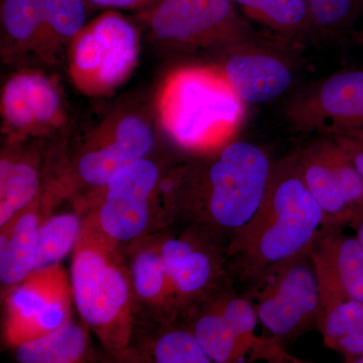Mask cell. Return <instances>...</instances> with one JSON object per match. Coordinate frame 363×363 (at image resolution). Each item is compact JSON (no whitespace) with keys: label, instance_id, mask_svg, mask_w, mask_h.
I'll return each instance as SVG.
<instances>
[{"label":"cell","instance_id":"cell-1","mask_svg":"<svg viewBox=\"0 0 363 363\" xmlns=\"http://www.w3.org/2000/svg\"><path fill=\"white\" fill-rule=\"evenodd\" d=\"M324 228L323 211L306 186L298 150L274 164L259 209L231 238L228 253L236 274L253 285L277 267L310 255Z\"/></svg>","mask_w":363,"mask_h":363},{"label":"cell","instance_id":"cell-2","mask_svg":"<svg viewBox=\"0 0 363 363\" xmlns=\"http://www.w3.org/2000/svg\"><path fill=\"white\" fill-rule=\"evenodd\" d=\"M245 105L218 68L190 67L167 79L159 111L164 128L177 143L206 149L220 145L240 128Z\"/></svg>","mask_w":363,"mask_h":363},{"label":"cell","instance_id":"cell-3","mask_svg":"<svg viewBox=\"0 0 363 363\" xmlns=\"http://www.w3.org/2000/svg\"><path fill=\"white\" fill-rule=\"evenodd\" d=\"M272 168L267 152L257 145L240 140L227 143L203 173V217L233 238L259 209Z\"/></svg>","mask_w":363,"mask_h":363},{"label":"cell","instance_id":"cell-4","mask_svg":"<svg viewBox=\"0 0 363 363\" xmlns=\"http://www.w3.org/2000/svg\"><path fill=\"white\" fill-rule=\"evenodd\" d=\"M145 18L160 43L186 51H220L266 33L253 28L234 0H157Z\"/></svg>","mask_w":363,"mask_h":363},{"label":"cell","instance_id":"cell-5","mask_svg":"<svg viewBox=\"0 0 363 363\" xmlns=\"http://www.w3.org/2000/svg\"><path fill=\"white\" fill-rule=\"evenodd\" d=\"M138 55L140 38L135 26L111 9L73 38L69 58L71 77L87 94H108L130 77Z\"/></svg>","mask_w":363,"mask_h":363},{"label":"cell","instance_id":"cell-6","mask_svg":"<svg viewBox=\"0 0 363 363\" xmlns=\"http://www.w3.org/2000/svg\"><path fill=\"white\" fill-rule=\"evenodd\" d=\"M252 286L247 297L259 321L281 342L319 326L321 294L311 253L277 267Z\"/></svg>","mask_w":363,"mask_h":363},{"label":"cell","instance_id":"cell-7","mask_svg":"<svg viewBox=\"0 0 363 363\" xmlns=\"http://www.w3.org/2000/svg\"><path fill=\"white\" fill-rule=\"evenodd\" d=\"M73 298L81 317L105 345L118 350L130 337V294L121 272L101 250L80 247L71 269Z\"/></svg>","mask_w":363,"mask_h":363},{"label":"cell","instance_id":"cell-8","mask_svg":"<svg viewBox=\"0 0 363 363\" xmlns=\"http://www.w3.org/2000/svg\"><path fill=\"white\" fill-rule=\"evenodd\" d=\"M298 47L266 32L220 50L216 68L243 104H267L295 84Z\"/></svg>","mask_w":363,"mask_h":363},{"label":"cell","instance_id":"cell-9","mask_svg":"<svg viewBox=\"0 0 363 363\" xmlns=\"http://www.w3.org/2000/svg\"><path fill=\"white\" fill-rule=\"evenodd\" d=\"M259 316L247 297L233 296L217 303L196 322L194 333L211 362H298L274 336L255 335Z\"/></svg>","mask_w":363,"mask_h":363},{"label":"cell","instance_id":"cell-10","mask_svg":"<svg viewBox=\"0 0 363 363\" xmlns=\"http://www.w3.org/2000/svg\"><path fill=\"white\" fill-rule=\"evenodd\" d=\"M306 186L325 216V228L350 224L363 207V179L331 135H319L298 150Z\"/></svg>","mask_w":363,"mask_h":363},{"label":"cell","instance_id":"cell-11","mask_svg":"<svg viewBox=\"0 0 363 363\" xmlns=\"http://www.w3.org/2000/svg\"><path fill=\"white\" fill-rule=\"evenodd\" d=\"M7 304L6 336L14 346L40 337L70 321L72 284L59 264L30 272Z\"/></svg>","mask_w":363,"mask_h":363},{"label":"cell","instance_id":"cell-12","mask_svg":"<svg viewBox=\"0 0 363 363\" xmlns=\"http://www.w3.org/2000/svg\"><path fill=\"white\" fill-rule=\"evenodd\" d=\"M286 107L289 121L301 133L363 130V69L337 72Z\"/></svg>","mask_w":363,"mask_h":363},{"label":"cell","instance_id":"cell-13","mask_svg":"<svg viewBox=\"0 0 363 363\" xmlns=\"http://www.w3.org/2000/svg\"><path fill=\"white\" fill-rule=\"evenodd\" d=\"M159 176L154 162L140 159L119 172L105 186L99 223L109 238L130 240L145 231L149 223L150 197Z\"/></svg>","mask_w":363,"mask_h":363},{"label":"cell","instance_id":"cell-14","mask_svg":"<svg viewBox=\"0 0 363 363\" xmlns=\"http://www.w3.org/2000/svg\"><path fill=\"white\" fill-rule=\"evenodd\" d=\"M311 259L321 302L344 298L363 302V247L357 236L346 235L339 227L324 228Z\"/></svg>","mask_w":363,"mask_h":363},{"label":"cell","instance_id":"cell-15","mask_svg":"<svg viewBox=\"0 0 363 363\" xmlns=\"http://www.w3.org/2000/svg\"><path fill=\"white\" fill-rule=\"evenodd\" d=\"M1 112L6 125L18 133L55 128L64 119L58 90L37 72H21L7 81L2 90Z\"/></svg>","mask_w":363,"mask_h":363},{"label":"cell","instance_id":"cell-16","mask_svg":"<svg viewBox=\"0 0 363 363\" xmlns=\"http://www.w3.org/2000/svg\"><path fill=\"white\" fill-rule=\"evenodd\" d=\"M154 145V135L142 117L124 116L113 126L112 138L88 150L78 162V175L88 185L105 187L119 172L145 159Z\"/></svg>","mask_w":363,"mask_h":363},{"label":"cell","instance_id":"cell-17","mask_svg":"<svg viewBox=\"0 0 363 363\" xmlns=\"http://www.w3.org/2000/svg\"><path fill=\"white\" fill-rule=\"evenodd\" d=\"M241 13L266 32L301 45L320 39L307 0H234Z\"/></svg>","mask_w":363,"mask_h":363},{"label":"cell","instance_id":"cell-18","mask_svg":"<svg viewBox=\"0 0 363 363\" xmlns=\"http://www.w3.org/2000/svg\"><path fill=\"white\" fill-rule=\"evenodd\" d=\"M39 230L37 215L26 212L1 234L0 281L4 285H18L35 269Z\"/></svg>","mask_w":363,"mask_h":363},{"label":"cell","instance_id":"cell-19","mask_svg":"<svg viewBox=\"0 0 363 363\" xmlns=\"http://www.w3.org/2000/svg\"><path fill=\"white\" fill-rule=\"evenodd\" d=\"M161 255L169 281L182 295H196L209 284L213 262L206 252L197 250L192 243L168 240L162 247Z\"/></svg>","mask_w":363,"mask_h":363},{"label":"cell","instance_id":"cell-20","mask_svg":"<svg viewBox=\"0 0 363 363\" xmlns=\"http://www.w3.org/2000/svg\"><path fill=\"white\" fill-rule=\"evenodd\" d=\"M87 334L69 321L40 337L16 346V357L23 363H72L84 354Z\"/></svg>","mask_w":363,"mask_h":363},{"label":"cell","instance_id":"cell-21","mask_svg":"<svg viewBox=\"0 0 363 363\" xmlns=\"http://www.w3.org/2000/svg\"><path fill=\"white\" fill-rule=\"evenodd\" d=\"M37 169L25 162L2 157L0 162V225L33 201L39 191Z\"/></svg>","mask_w":363,"mask_h":363},{"label":"cell","instance_id":"cell-22","mask_svg":"<svg viewBox=\"0 0 363 363\" xmlns=\"http://www.w3.org/2000/svg\"><path fill=\"white\" fill-rule=\"evenodd\" d=\"M80 222L74 214L55 216L40 227L35 269L58 264L77 240Z\"/></svg>","mask_w":363,"mask_h":363},{"label":"cell","instance_id":"cell-23","mask_svg":"<svg viewBox=\"0 0 363 363\" xmlns=\"http://www.w3.org/2000/svg\"><path fill=\"white\" fill-rule=\"evenodd\" d=\"M321 39H339L355 30L359 0H307Z\"/></svg>","mask_w":363,"mask_h":363},{"label":"cell","instance_id":"cell-24","mask_svg":"<svg viewBox=\"0 0 363 363\" xmlns=\"http://www.w3.org/2000/svg\"><path fill=\"white\" fill-rule=\"evenodd\" d=\"M318 328L325 345L331 350L341 338L363 328V302L350 298L322 302Z\"/></svg>","mask_w":363,"mask_h":363},{"label":"cell","instance_id":"cell-25","mask_svg":"<svg viewBox=\"0 0 363 363\" xmlns=\"http://www.w3.org/2000/svg\"><path fill=\"white\" fill-rule=\"evenodd\" d=\"M1 21L9 37L28 43L47 30L40 0H2Z\"/></svg>","mask_w":363,"mask_h":363},{"label":"cell","instance_id":"cell-26","mask_svg":"<svg viewBox=\"0 0 363 363\" xmlns=\"http://www.w3.org/2000/svg\"><path fill=\"white\" fill-rule=\"evenodd\" d=\"M45 28L61 38H72L85 26V0H40Z\"/></svg>","mask_w":363,"mask_h":363},{"label":"cell","instance_id":"cell-27","mask_svg":"<svg viewBox=\"0 0 363 363\" xmlns=\"http://www.w3.org/2000/svg\"><path fill=\"white\" fill-rule=\"evenodd\" d=\"M160 363H210L194 332L173 331L162 336L156 346Z\"/></svg>","mask_w":363,"mask_h":363},{"label":"cell","instance_id":"cell-28","mask_svg":"<svg viewBox=\"0 0 363 363\" xmlns=\"http://www.w3.org/2000/svg\"><path fill=\"white\" fill-rule=\"evenodd\" d=\"M133 272L136 292L145 298L157 297L168 279L161 253L154 252L140 253L133 262Z\"/></svg>","mask_w":363,"mask_h":363},{"label":"cell","instance_id":"cell-29","mask_svg":"<svg viewBox=\"0 0 363 363\" xmlns=\"http://www.w3.org/2000/svg\"><path fill=\"white\" fill-rule=\"evenodd\" d=\"M330 135L345 150L363 179V130L339 131Z\"/></svg>","mask_w":363,"mask_h":363},{"label":"cell","instance_id":"cell-30","mask_svg":"<svg viewBox=\"0 0 363 363\" xmlns=\"http://www.w3.org/2000/svg\"><path fill=\"white\" fill-rule=\"evenodd\" d=\"M94 6L116 9H150L157 0H85Z\"/></svg>","mask_w":363,"mask_h":363},{"label":"cell","instance_id":"cell-31","mask_svg":"<svg viewBox=\"0 0 363 363\" xmlns=\"http://www.w3.org/2000/svg\"><path fill=\"white\" fill-rule=\"evenodd\" d=\"M350 225L354 228L355 236L363 247V207L351 219Z\"/></svg>","mask_w":363,"mask_h":363},{"label":"cell","instance_id":"cell-32","mask_svg":"<svg viewBox=\"0 0 363 363\" xmlns=\"http://www.w3.org/2000/svg\"><path fill=\"white\" fill-rule=\"evenodd\" d=\"M351 39L363 50V26L353 30L351 33Z\"/></svg>","mask_w":363,"mask_h":363},{"label":"cell","instance_id":"cell-33","mask_svg":"<svg viewBox=\"0 0 363 363\" xmlns=\"http://www.w3.org/2000/svg\"><path fill=\"white\" fill-rule=\"evenodd\" d=\"M347 362L350 363H363V354L357 355V357H354L350 358Z\"/></svg>","mask_w":363,"mask_h":363},{"label":"cell","instance_id":"cell-34","mask_svg":"<svg viewBox=\"0 0 363 363\" xmlns=\"http://www.w3.org/2000/svg\"><path fill=\"white\" fill-rule=\"evenodd\" d=\"M359 16L363 18V0H359Z\"/></svg>","mask_w":363,"mask_h":363}]
</instances>
